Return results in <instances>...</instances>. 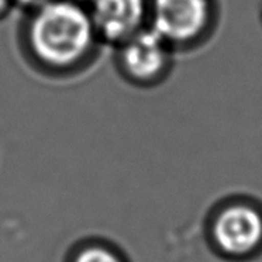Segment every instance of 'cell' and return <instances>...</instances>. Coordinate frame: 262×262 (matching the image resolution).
<instances>
[{
  "instance_id": "obj_6",
  "label": "cell",
  "mask_w": 262,
  "mask_h": 262,
  "mask_svg": "<svg viewBox=\"0 0 262 262\" xmlns=\"http://www.w3.org/2000/svg\"><path fill=\"white\" fill-rule=\"evenodd\" d=\"M76 262H120V259L110 251L93 247L82 251L76 258Z\"/></svg>"
},
{
  "instance_id": "obj_8",
  "label": "cell",
  "mask_w": 262,
  "mask_h": 262,
  "mask_svg": "<svg viewBox=\"0 0 262 262\" xmlns=\"http://www.w3.org/2000/svg\"><path fill=\"white\" fill-rule=\"evenodd\" d=\"M14 6L13 0H0V20L7 16V13L10 12V9Z\"/></svg>"
},
{
  "instance_id": "obj_7",
  "label": "cell",
  "mask_w": 262,
  "mask_h": 262,
  "mask_svg": "<svg viewBox=\"0 0 262 262\" xmlns=\"http://www.w3.org/2000/svg\"><path fill=\"white\" fill-rule=\"evenodd\" d=\"M48 2H50V0H13V5H14V6L21 7L26 12H31V10L37 9V7H40L42 6V5L48 3Z\"/></svg>"
},
{
  "instance_id": "obj_3",
  "label": "cell",
  "mask_w": 262,
  "mask_h": 262,
  "mask_svg": "<svg viewBox=\"0 0 262 262\" xmlns=\"http://www.w3.org/2000/svg\"><path fill=\"white\" fill-rule=\"evenodd\" d=\"M175 50L157 31L147 26L116 47L120 74L133 85H158L169 75Z\"/></svg>"
},
{
  "instance_id": "obj_9",
  "label": "cell",
  "mask_w": 262,
  "mask_h": 262,
  "mask_svg": "<svg viewBox=\"0 0 262 262\" xmlns=\"http://www.w3.org/2000/svg\"><path fill=\"white\" fill-rule=\"evenodd\" d=\"M261 20H262V18H261Z\"/></svg>"
},
{
  "instance_id": "obj_5",
  "label": "cell",
  "mask_w": 262,
  "mask_h": 262,
  "mask_svg": "<svg viewBox=\"0 0 262 262\" xmlns=\"http://www.w3.org/2000/svg\"><path fill=\"white\" fill-rule=\"evenodd\" d=\"M213 238L228 255H247L262 243V216L244 203L227 206L214 220Z\"/></svg>"
},
{
  "instance_id": "obj_1",
  "label": "cell",
  "mask_w": 262,
  "mask_h": 262,
  "mask_svg": "<svg viewBox=\"0 0 262 262\" xmlns=\"http://www.w3.org/2000/svg\"><path fill=\"white\" fill-rule=\"evenodd\" d=\"M21 40L34 67L51 75L78 72L100 46L83 0H50L27 12Z\"/></svg>"
},
{
  "instance_id": "obj_4",
  "label": "cell",
  "mask_w": 262,
  "mask_h": 262,
  "mask_svg": "<svg viewBox=\"0 0 262 262\" xmlns=\"http://www.w3.org/2000/svg\"><path fill=\"white\" fill-rule=\"evenodd\" d=\"M100 44L116 47L148 26L149 0H86Z\"/></svg>"
},
{
  "instance_id": "obj_2",
  "label": "cell",
  "mask_w": 262,
  "mask_h": 262,
  "mask_svg": "<svg viewBox=\"0 0 262 262\" xmlns=\"http://www.w3.org/2000/svg\"><path fill=\"white\" fill-rule=\"evenodd\" d=\"M216 17V0H149L148 26L175 51L202 44Z\"/></svg>"
}]
</instances>
